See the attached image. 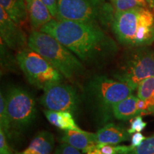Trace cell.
<instances>
[{
    "instance_id": "obj_1",
    "label": "cell",
    "mask_w": 154,
    "mask_h": 154,
    "mask_svg": "<svg viewBox=\"0 0 154 154\" xmlns=\"http://www.w3.org/2000/svg\"><path fill=\"white\" fill-rule=\"evenodd\" d=\"M39 31L57 38L87 64L101 63L119 51L116 42L96 24L53 19Z\"/></svg>"
},
{
    "instance_id": "obj_2",
    "label": "cell",
    "mask_w": 154,
    "mask_h": 154,
    "mask_svg": "<svg viewBox=\"0 0 154 154\" xmlns=\"http://www.w3.org/2000/svg\"><path fill=\"white\" fill-rule=\"evenodd\" d=\"M111 29L119 43L126 47H146L154 42V14L137 7L115 12Z\"/></svg>"
},
{
    "instance_id": "obj_3",
    "label": "cell",
    "mask_w": 154,
    "mask_h": 154,
    "mask_svg": "<svg viewBox=\"0 0 154 154\" xmlns=\"http://www.w3.org/2000/svg\"><path fill=\"white\" fill-rule=\"evenodd\" d=\"M134 91L126 83L106 76H95L85 88L88 103L103 124L110 121L113 117V106Z\"/></svg>"
},
{
    "instance_id": "obj_4",
    "label": "cell",
    "mask_w": 154,
    "mask_h": 154,
    "mask_svg": "<svg viewBox=\"0 0 154 154\" xmlns=\"http://www.w3.org/2000/svg\"><path fill=\"white\" fill-rule=\"evenodd\" d=\"M28 47L47 59L67 79H72L84 72L82 61L49 34L34 30L28 36Z\"/></svg>"
},
{
    "instance_id": "obj_5",
    "label": "cell",
    "mask_w": 154,
    "mask_h": 154,
    "mask_svg": "<svg viewBox=\"0 0 154 154\" xmlns=\"http://www.w3.org/2000/svg\"><path fill=\"white\" fill-rule=\"evenodd\" d=\"M115 10L108 0H58L55 19L89 23L111 28Z\"/></svg>"
},
{
    "instance_id": "obj_6",
    "label": "cell",
    "mask_w": 154,
    "mask_h": 154,
    "mask_svg": "<svg viewBox=\"0 0 154 154\" xmlns=\"http://www.w3.org/2000/svg\"><path fill=\"white\" fill-rule=\"evenodd\" d=\"M16 59L29 82L36 88L44 90L63 82V75L47 59L29 47L17 51Z\"/></svg>"
},
{
    "instance_id": "obj_7",
    "label": "cell",
    "mask_w": 154,
    "mask_h": 154,
    "mask_svg": "<svg viewBox=\"0 0 154 154\" xmlns=\"http://www.w3.org/2000/svg\"><path fill=\"white\" fill-rule=\"evenodd\" d=\"M154 76V53L146 47H136L121 59L115 79L136 90L142 81Z\"/></svg>"
},
{
    "instance_id": "obj_8",
    "label": "cell",
    "mask_w": 154,
    "mask_h": 154,
    "mask_svg": "<svg viewBox=\"0 0 154 154\" xmlns=\"http://www.w3.org/2000/svg\"><path fill=\"white\" fill-rule=\"evenodd\" d=\"M12 137L32 124L36 114V102L31 94L20 87H12L6 96Z\"/></svg>"
},
{
    "instance_id": "obj_9",
    "label": "cell",
    "mask_w": 154,
    "mask_h": 154,
    "mask_svg": "<svg viewBox=\"0 0 154 154\" xmlns=\"http://www.w3.org/2000/svg\"><path fill=\"white\" fill-rule=\"evenodd\" d=\"M39 99L46 109L56 111H69L74 114L79 109L80 99L76 89L69 84L58 83L43 90Z\"/></svg>"
},
{
    "instance_id": "obj_10",
    "label": "cell",
    "mask_w": 154,
    "mask_h": 154,
    "mask_svg": "<svg viewBox=\"0 0 154 154\" xmlns=\"http://www.w3.org/2000/svg\"><path fill=\"white\" fill-rule=\"evenodd\" d=\"M1 41L9 49L19 51L28 47V38L20 24L13 20L0 7Z\"/></svg>"
},
{
    "instance_id": "obj_11",
    "label": "cell",
    "mask_w": 154,
    "mask_h": 154,
    "mask_svg": "<svg viewBox=\"0 0 154 154\" xmlns=\"http://www.w3.org/2000/svg\"><path fill=\"white\" fill-rule=\"evenodd\" d=\"M113 115L119 120H131L137 116L147 115L146 106L143 101L132 94L113 106Z\"/></svg>"
},
{
    "instance_id": "obj_12",
    "label": "cell",
    "mask_w": 154,
    "mask_h": 154,
    "mask_svg": "<svg viewBox=\"0 0 154 154\" xmlns=\"http://www.w3.org/2000/svg\"><path fill=\"white\" fill-rule=\"evenodd\" d=\"M61 143L69 144L86 153L97 145L96 134L81 130H67L61 138Z\"/></svg>"
},
{
    "instance_id": "obj_13",
    "label": "cell",
    "mask_w": 154,
    "mask_h": 154,
    "mask_svg": "<svg viewBox=\"0 0 154 154\" xmlns=\"http://www.w3.org/2000/svg\"><path fill=\"white\" fill-rule=\"evenodd\" d=\"M26 6L28 19L34 30H40L42 26L54 19L49 8L42 0H26Z\"/></svg>"
},
{
    "instance_id": "obj_14",
    "label": "cell",
    "mask_w": 154,
    "mask_h": 154,
    "mask_svg": "<svg viewBox=\"0 0 154 154\" xmlns=\"http://www.w3.org/2000/svg\"><path fill=\"white\" fill-rule=\"evenodd\" d=\"M97 144H111L118 145L122 142L129 140L131 134L120 126L109 123L96 133Z\"/></svg>"
},
{
    "instance_id": "obj_15",
    "label": "cell",
    "mask_w": 154,
    "mask_h": 154,
    "mask_svg": "<svg viewBox=\"0 0 154 154\" xmlns=\"http://www.w3.org/2000/svg\"><path fill=\"white\" fill-rule=\"evenodd\" d=\"M54 143V135L51 132L42 131L36 135L26 149L17 154H51Z\"/></svg>"
},
{
    "instance_id": "obj_16",
    "label": "cell",
    "mask_w": 154,
    "mask_h": 154,
    "mask_svg": "<svg viewBox=\"0 0 154 154\" xmlns=\"http://www.w3.org/2000/svg\"><path fill=\"white\" fill-rule=\"evenodd\" d=\"M45 116L50 124L61 130H81L75 122L73 114L69 111H44Z\"/></svg>"
},
{
    "instance_id": "obj_17",
    "label": "cell",
    "mask_w": 154,
    "mask_h": 154,
    "mask_svg": "<svg viewBox=\"0 0 154 154\" xmlns=\"http://www.w3.org/2000/svg\"><path fill=\"white\" fill-rule=\"evenodd\" d=\"M0 7L19 24H24L28 19L26 0H0Z\"/></svg>"
},
{
    "instance_id": "obj_18",
    "label": "cell",
    "mask_w": 154,
    "mask_h": 154,
    "mask_svg": "<svg viewBox=\"0 0 154 154\" xmlns=\"http://www.w3.org/2000/svg\"><path fill=\"white\" fill-rule=\"evenodd\" d=\"M136 91L138 97L145 103L147 115L154 116V76L142 81Z\"/></svg>"
},
{
    "instance_id": "obj_19",
    "label": "cell",
    "mask_w": 154,
    "mask_h": 154,
    "mask_svg": "<svg viewBox=\"0 0 154 154\" xmlns=\"http://www.w3.org/2000/svg\"><path fill=\"white\" fill-rule=\"evenodd\" d=\"M0 128H2L8 139L12 138L10 119L7 107V101L2 93L0 94Z\"/></svg>"
},
{
    "instance_id": "obj_20",
    "label": "cell",
    "mask_w": 154,
    "mask_h": 154,
    "mask_svg": "<svg viewBox=\"0 0 154 154\" xmlns=\"http://www.w3.org/2000/svg\"><path fill=\"white\" fill-rule=\"evenodd\" d=\"M114 8L115 12L124 11L137 7H146V0H109Z\"/></svg>"
},
{
    "instance_id": "obj_21",
    "label": "cell",
    "mask_w": 154,
    "mask_h": 154,
    "mask_svg": "<svg viewBox=\"0 0 154 154\" xmlns=\"http://www.w3.org/2000/svg\"><path fill=\"white\" fill-rule=\"evenodd\" d=\"M126 154H154V134L146 138L136 147L130 145V149Z\"/></svg>"
},
{
    "instance_id": "obj_22",
    "label": "cell",
    "mask_w": 154,
    "mask_h": 154,
    "mask_svg": "<svg viewBox=\"0 0 154 154\" xmlns=\"http://www.w3.org/2000/svg\"><path fill=\"white\" fill-rule=\"evenodd\" d=\"M130 128L128 129V132L131 135L137 132H141L147 126V123L143 120L141 116H137L130 120Z\"/></svg>"
},
{
    "instance_id": "obj_23",
    "label": "cell",
    "mask_w": 154,
    "mask_h": 154,
    "mask_svg": "<svg viewBox=\"0 0 154 154\" xmlns=\"http://www.w3.org/2000/svg\"><path fill=\"white\" fill-rule=\"evenodd\" d=\"M0 154H17L9 146L5 133L2 128H0Z\"/></svg>"
},
{
    "instance_id": "obj_24",
    "label": "cell",
    "mask_w": 154,
    "mask_h": 154,
    "mask_svg": "<svg viewBox=\"0 0 154 154\" xmlns=\"http://www.w3.org/2000/svg\"><path fill=\"white\" fill-rule=\"evenodd\" d=\"M54 154H82L79 150L68 143H61L55 150Z\"/></svg>"
},
{
    "instance_id": "obj_25",
    "label": "cell",
    "mask_w": 154,
    "mask_h": 154,
    "mask_svg": "<svg viewBox=\"0 0 154 154\" xmlns=\"http://www.w3.org/2000/svg\"><path fill=\"white\" fill-rule=\"evenodd\" d=\"M47 6L54 19H56L58 14V0H42Z\"/></svg>"
},
{
    "instance_id": "obj_26",
    "label": "cell",
    "mask_w": 154,
    "mask_h": 154,
    "mask_svg": "<svg viewBox=\"0 0 154 154\" xmlns=\"http://www.w3.org/2000/svg\"><path fill=\"white\" fill-rule=\"evenodd\" d=\"M146 138V137H145L140 132L135 133V134H132L131 138V146L133 147H136V146H139Z\"/></svg>"
},
{
    "instance_id": "obj_27",
    "label": "cell",
    "mask_w": 154,
    "mask_h": 154,
    "mask_svg": "<svg viewBox=\"0 0 154 154\" xmlns=\"http://www.w3.org/2000/svg\"><path fill=\"white\" fill-rule=\"evenodd\" d=\"M86 154H103L102 152L101 151V150H100L99 148L96 147L94 148V149L90 150L89 151H88Z\"/></svg>"
},
{
    "instance_id": "obj_28",
    "label": "cell",
    "mask_w": 154,
    "mask_h": 154,
    "mask_svg": "<svg viewBox=\"0 0 154 154\" xmlns=\"http://www.w3.org/2000/svg\"><path fill=\"white\" fill-rule=\"evenodd\" d=\"M150 8L154 10V0H146Z\"/></svg>"
}]
</instances>
